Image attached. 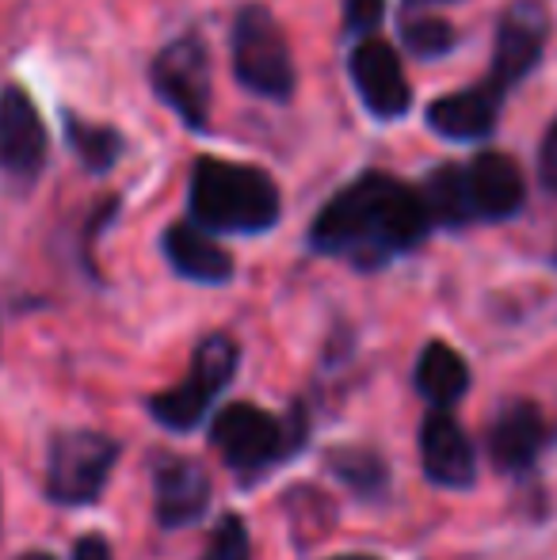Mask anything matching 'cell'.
Returning a JSON list of instances; mask_svg holds the SVG:
<instances>
[{
  "instance_id": "6da1fadb",
  "label": "cell",
  "mask_w": 557,
  "mask_h": 560,
  "mask_svg": "<svg viewBox=\"0 0 557 560\" xmlns=\"http://www.w3.org/2000/svg\"><path fill=\"white\" fill-rule=\"evenodd\" d=\"M428 229L431 218L420 191L394 176L371 172V176L351 179L344 191L325 202L310 229V244L321 256L374 271L417 248Z\"/></svg>"
},
{
  "instance_id": "7a4b0ae2",
  "label": "cell",
  "mask_w": 557,
  "mask_h": 560,
  "mask_svg": "<svg viewBox=\"0 0 557 560\" xmlns=\"http://www.w3.org/2000/svg\"><path fill=\"white\" fill-rule=\"evenodd\" d=\"M192 218L214 233H264L279 222V187L268 172L202 156L192 172Z\"/></svg>"
},
{
  "instance_id": "3957f363",
  "label": "cell",
  "mask_w": 557,
  "mask_h": 560,
  "mask_svg": "<svg viewBox=\"0 0 557 560\" xmlns=\"http://www.w3.org/2000/svg\"><path fill=\"white\" fill-rule=\"evenodd\" d=\"M298 439H302V423L290 428L279 416L245 405V400L225 405L210 423V446L237 477H264L294 454Z\"/></svg>"
},
{
  "instance_id": "277c9868",
  "label": "cell",
  "mask_w": 557,
  "mask_h": 560,
  "mask_svg": "<svg viewBox=\"0 0 557 560\" xmlns=\"http://www.w3.org/2000/svg\"><path fill=\"white\" fill-rule=\"evenodd\" d=\"M237 354L241 351L230 336H222V332L207 336L195 347L192 370L184 374V382H179L176 389L156 393V397L149 400V416H153L161 428L179 431V435L195 431L202 423V416L210 412V405L222 397V389L233 382V374H237Z\"/></svg>"
},
{
  "instance_id": "5b68a950",
  "label": "cell",
  "mask_w": 557,
  "mask_h": 560,
  "mask_svg": "<svg viewBox=\"0 0 557 560\" xmlns=\"http://www.w3.org/2000/svg\"><path fill=\"white\" fill-rule=\"evenodd\" d=\"M233 73L264 100H290L294 92L290 43L264 4H245L233 20Z\"/></svg>"
},
{
  "instance_id": "8992f818",
  "label": "cell",
  "mask_w": 557,
  "mask_h": 560,
  "mask_svg": "<svg viewBox=\"0 0 557 560\" xmlns=\"http://www.w3.org/2000/svg\"><path fill=\"white\" fill-rule=\"evenodd\" d=\"M119 443L100 431H61L46 454V495L61 508H89L107 488Z\"/></svg>"
},
{
  "instance_id": "52a82bcc",
  "label": "cell",
  "mask_w": 557,
  "mask_h": 560,
  "mask_svg": "<svg viewBox=\"0 0 557 560\" xmlns=\"http://www.w3.org/2000/svg\"><path fill=\"white\" fill-rule=\"evenodd\" d=\"M153 92L184 118L192 130L210 122V54L199 35H184L169 43L153 58Z\"/></svg>"
},
{
  "instance_id": "ba28073f",
  "label": "cell",
  "mask_w": 557,
  "mask_h": 560,
  "mask_svg": "<svg viewBox=\"0 0 557 560\" xmlns=\"http://www.w3.org/2000/svg\"><path fill=\"white\" fill-rule=\"evenodd\" d=\"M550 35V15L538 0H515L497 23V43H492V81L515 84L538 66Z\"/></svg>"
},
{
  "instance_id": "9c48e42d",
  "label": "cell",
  "mask_w": 557,
  "mask_h": 560,
  "mask_svg": "<svg viewBox=\"0 0 557 560\" xmlns=\"http://www.w3.org/2000/svg\"><path fill=\"white\" fill-rule=\"evenodd\" d=\"M153 508L164 530H184L199 523L210 508V477L199 462L179 454H161L153 462Z\"/></svg>"
},
{
  "instance_id": "30bf717a",
  "label": "cell",
  "mask_w": 557,
  "mask_h": 560,
  "mask_svg": "<svg viewBox=\"0 0 557 560\" xmlns=\"http://www.w3.org/2000/svg\"><path fill=\"white\" fill-rule=\"evenodd\" d=\"M351 81H356L359 96H363L367 112L379 118H402L413 104L409 81L402 73V61H397L394 46L382 43V38L367 35L363 43L351 50Z\"/></svg>"
},
{
  "instance_id": "8fae6325",
  "label": "cell",
  "mask_w": 557,
  "mask_h": 560,
  "mask_svg": "<svg viewBox=\"0 0 557 560\" xmlns=\"http://www.w3.org/2000/svg\"><path fill=\"white\" fill-rule=\"evenodd\" d=\"M46 164V126L35 100L23 89L0 92V172L15 179H35Z\"/></svg>"
},
{
  "instance_id": "7c38bea8",
  "label": "cell",
  "mask_w": 557,
  "mask_h": 560,
  "mask_svg": "<svg viewBox=\"0 0 557 560\" xmlns=\"http://www.w3.org/2000/svg\"><path fill=\"white\" fill-rule=\"evenodd\" d=\"M550 443V423L535 400H504L489 423V457L504 472H527Z\"/></svg>"
},
{
  "instance_id": "4fadbf2b",
  "label": "cell",
  "mask_w": 557,
  "mask_h": 560,
  "mask_svg": "<svg viewBox=\"0 0 557 560\" xmlns=\"http://www.w3.org/2000/svg\"><path fill=\"white\" fill-rule=\"evenodd\" d=\"M420 462L431 485L469 488L477 477V454L462 423L446 408H431L420 428Z\"/></svg>"
},
{
  "instance_id": "5bb4252c",
  "label": "cell",
  "mask_w": 557,
  "mask_h": 560,
  "mask_svg": "<svg viewBox=\"0 0 557 560\" xmlns=\"http://www.w3.org/2000/svg\"><path fill=\"white\" fill-rule=\"evenodd\" d=\"M462 176H466L474 222H504V218L520 214L523 199H527L523 172L508 153H481L469 168H462Z\"/></svg>"
},
{
  "instance_id": "9a60e30c",
  "label": "cell",
  "mask_w": 557,
  "mask_h": 560,
  "mask_svg": "<svg viewBox=\"0 0 557 560\" xmlns=\"http://www.w3.org/2000/svg\"><path fill=\"white\" fill-rule=\"evenodd\" d=\"M504 107V84L485 81L477 89H462L454 96H443L428 107V126L451 141H474L497 126V115Z\"/></svg>"
},
{
  "instance_id": "2e32d148",
  "label": "cell",
  "mask_w": 557,
  "mask_h": 560,
  "mask_svg": "<svg viewBox=\"0 0 557 560\" xmlns=\"http://www.w3.org/2000/svg\"><path fill=\"white\" fill-rule=\"evenodd\" d=\"M164 256H169L172 271L192 282L222 287V282L233 279V256L225 248H218L202 225L192 222L169 225V233H164Z\"/></svg>"
},
{
  "instance_id": "e0dca14e",
  "label": "cell",
  "mask_w": 557,
  "mask_h": 560,
  "mask_svg": "<svg viewBox=\"0 0 557 560\" xmlns=\"http://www.w3.org/2000/svg\"><path fill=\"white\" fill-rule=\"evenodd\" d=\"M417 393L423 400H431V408H451L454 400L466 397L469 389V366L451 343H428L417 359Z\"/></svg>"
},
{
  "instance_id": "ac0fdd59",
  "label": "cell",
  "mask_w": 557,
  "mask_h": 560,
  "mask_svg": "<svg viewBox=\"0 0 557 560\" xmlns=\"http://www.w3.org/2000/svg\"><path fill=\"white\" fill-rule=\"evenodd\" d=\"M325 469L367 503L386 500L390 492V462L374 446H333L325 454Z\"/></svg>"
},
{
  "instance_id": "d6986e66",
  "label": "cell",
  "mask_w": 557,
  "mask_h": 560,
  "mask_svg": "<svg viewBox=\"0 0 557 560\" xmlns=\"http://www.w3.org/2000/svg\"><path fill=\"white\" fill-rule=\"evenodd\" d=\"M423 207H428L431 225H446L459 229L466 222H474V210H469V195H466V176L462 168H439L428 176L420 191Z\"/></svg>"
},
{
  "instance_id": "ffe728a7",
  "label": "cell",
  "mask_w": 557,
  "mask_h": 560,
  "mask_svg": "<svg viewBox=\"0 0 557 560\" xmlns=\"http://www.w3.org/2000/svg\"><path fill=\"white\" fill-rule=\"evenodd\" d=\"M66 138H69V145L77 149V156H81V164L89 172L115 168V161H119V153H123V138L112 130V126H92L73 115H69Z\"/></svg>"
},
{
  "instance_id": "44dd1931",
  "label": "cell",
  "mask_w": 557,
  "mask_h": 560,
  "mask_svg": "<svg viewBox=\"0 0 557 560\" xmlns=\"http://www.w3.org/2000/svg\"><path fill=\"white\" fill-rule=\"evenodd\" d=\"M402 38L417 58H439L454 46V27L443 20H413L405 23Z\"/></svg>"
},
{
  "instance_id": "7402d4cb",
  "label": "cell",
  "mask_w": 557,
  "mask_h": 560,
  "mask_svg": "<svg viewBox=\"0 0 557 560\" xmlns=\"http://www.w3.org/2000/svg\"><path fill=\"white\" fill-rule=\"evenodd\" d=\"M199 560H253V541L237 515H225L210 534V546Z\"/></svg>"
},
{
  "instance_id": "603a6c76",
  "label": "cell",
  "mask_w": 557,
  "mask_h": 560,
  "mask_svg": "<svg viewBox=\"0 0 557 560\" xmlns=\"http://www.w3.org/2000/svg\"><path fill=\"white\" fill-rule=\"evenodd\" d=\"M386 15V0H344V23L351 35H374Z\"/></svg>"
},
{
  "instance_id": "cb8c5ba5",
  "label": "cell",
  "mask_w": 557,
  "mask_h": 560,
  "mask_svg": "<svg viewBox=\"0 0 557 560\" xmlns=\"http://www.w3.org/2000/svg\"><path fill=\"white\" fill-rule=\"evenodd\" d=\"M538 176H543L546 191L557 195V118H554L550 133H546V141H543V156H538Z\"/></svg>"
},
{
  "instance_id": "d4e9b609",
  "label": "cell",
  "mask_w": 557,
  "mask_h": 560,
  "mask_svg": "<svg viewBox=\"0 0 557 560\" xmlns=\"http://www.w3.org/2000/svg\"><path fill=\"white\" fill-rule=\"evenodd\" d=\"M73 560H115V557H112V546H107L104 534H84L73 549Z\"/></svg>"
},
{
  "instance_id": "484cf974",
  "label": "cell",
  "mask_w": 557,
  "mask_h": 560,
  "mask_svg": "<svg viewBox=\"0 0 557 560\" xmlns=\"http://www.w3.org/2000/svg\"><path fill=\"white\" fill-rule=\"evenodd\" d=\"M20 560H54L50 553H27V557H20Z\"/></svg>"
},
{
  "instance_id": "4316f807",
  "label": "cell",
  "mask_w": 557,
  "mask_h": 560,
  "mask_svg": "<svg viewBox=\"0 0 557 560\" xmlns=\"http://www.w3.org/2000/svg\"><path fill=\"white\" fill-rule=\"evenodd\" d=\"M409 4H446V0H409Z\"/></svg>"
},
{
  "instance_id": "83f0119b",
  "label": "cell",
  "mask_w": 557,
  "mask_h": 560,
  "mask_svg": "<svg viewBox=\"0 0 557 560\" xmlns=\"http://www.w3.org/2000/svg\"><path fill=\"white\" fill-rule=\"evenodd\" d=\"M333 560H374V557H333Z\"/></svg>"
},
{
  "instance_id": "f1b7e54d",
  "label": "cell",
  "mask_w": 557,
  "mask_h": 560,
  "mask_svg": "<svg viewBox=\"0 0 557 560\" xmlns=\"http://www.w3.org/2000/svg\"><path fill=\"white\" fill-rule=\"evenodd\" d=\"M554 259H557V256H554Z\"/></svg>"
}]
</instances>
